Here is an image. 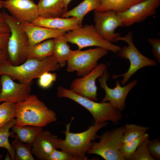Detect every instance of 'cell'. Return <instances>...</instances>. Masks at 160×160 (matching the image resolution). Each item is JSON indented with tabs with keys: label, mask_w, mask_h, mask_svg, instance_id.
<instances>
[{
	"label": "cell",
	"mask_w": 160,
	"mask_h": 160,
	"mask_svg": "<svg viewBox=\"0 0 160 160\" xmlns=\"http://www.w3.org/2000/svg\"><path fill=\"white\" fill-rule=\"evenodd\" d=\"M60 68L53 55L42 60L27 59L17 65H13L8 61L0 65V76L7 74L20 83H29L45 72L57 71Z\"/></svg>",
	"instance_id": "cell-1"
},
{
	"label": "cell",
	"mask_w": 160,
	"mask_h": 160,
	"mask_svg": "<svg viewBox=\"0 0 160 160\" xmlns=\"http://www.w3.org/2000/svg\"><path fill=\"white\" fill-rule=\"evenodd\" d=\"M16 125H30L43 127L56 121V114L35 95L16 104Z\"/></svg>",
	"instance_id": "cell-2"
},
{
	"label": "cell",
	"mask_w": 160,
	"mask_h": 160,
	"mask_svg": "<svg viewBox=\"0 0 160 160\" xmlns=\"http://www.w3.org/2000/svg\"><path fill=\"white\" fill-rule=\"evenodd\" d=\"M74 119L72 118L70 122L65 125V130L62 132L65 137L63 140L60 138L58 148L75 156H84L94 140L99 138L97 134L98 131L105 127L108 123L94 124L84 132L74 133L70 132L71 125Z\"/></svg>",
	"instance_id": "cell-3"
},
{
	"label": "cell",
	"mask_w": 160,
	"mask_h": 160,
	"mask_svg": "<svg viewBox=\"0 0 160 160\" xmlns=\"http://www.w3.org/2000/svg\"><path fill=\"white\" fill-rule=\"evenodd\" d=\"M57 95L59 98L65 97L72 100L86 108L93 116L95 124L111 121L117 124L122 118L121 111L109 102H96L62 86L58 87Z\"/></svg>",
	"instance_id": "cell-4"
},
{
	"label": "cell",
	"mask_w": 160,
	"mask_h": 160,
	"mask_svg": "<svg viewBox=\"0 0 160 160\" xmlns=\"http://www.w3.org/2000/svg\"><path fill=\"white\" fill-rule=\"evenodd\" d=\"M3 12L10 32L7 48L9 61L13 65H19L27 59L29 47L28 37L20 23L11 15Z\"/></svg>",
	"instance_id": "cell-5"
},
{
	"label": "cell",
	"mask_w": 160,
	"mask_h": 160,
	"mask_svg": "<svg viewBox=\"0 0 160 160\" xmlns=\"http://www.w3.org/2000/svg\"><path fill=\"white\" fill-rule=\"evenodd\" d=\"M123 41L126 42L128 45L121 47L118 52L117 56L122 58L127 59L130 62V66L128 71L120 75H113L112 78L116 79L119 77L123 79L121 84L124 85L131 77L140 69L147 66H155L156 62L149 58L141 53L135 45L133 40V34L132 32H129L124 36L118 37L115 42Z\"/></svg>",
	"instance_id": "cell-6"
},
{
	"label": "cell",
	"mask_w": 160,
	"mask_h": 160,
	"mask_svg": "<svg viewBox=\"0 0 160 160\" xmlns=\"http://www.w3.org/2000/svg\"><path fill=\"white\" fill-rule=\"evenodd\" d=\"M124 130L121 126L105 131L99 142H93L87 153L98 155L105 160H124L119 151Z\"/></svg>",
	"instance_id": "cell-7"
},
{
	"label": "cell",
	"mask_w": 160,
	"mask_h": 160,
	"mask_svg": "<svg viewBox=\"0 0 160 160\" xmlns=\"http://www.w3.org/2000/svg\"><path fill=\"white\" fill-rule=\"evenodd\" d=\"M68 42L76 45L78 49L95 46L117 53L121 47L104 39L94 26L86 25L66 32L65 34Z\"/></svg>",
	"instance_id": "cell-8"
},
{
	"label": "cell",
	"mask_w": 160,
	"mask_h": 160,
	"mask_svg": "<svg viewBox=\"0 0 160 160\" xmlns=\"http://www.w3.org/2000/svg\"><path fill=\"white\" fill-rule=\"evenodd\" d=\"M108 51L100 47L83 51L74 50L67 61V71L69 72L76 71L78 76H84L97 65L98 60L106 55Z\"/></svg>",
	"instance_id": "cell-9"
},
{
	"label": "cell",
	"mask_w": 160,
	"mask_h": 160,
	"mask_svg": "<svg viewBox=\"0 0 160 160\" xmlns=\"http://www.w3.org/2000/svg\"><path fill=\"white\" fill-rule=\"evenodd\" d=\"M106 65L100 63L86 75L74 79L70 89L76 94L94 101L98 100L96 79L106 70Z\"/></svg>",
	"instance_id": "cell-10"
},
{
	"label": "cell",
	"mask_w": 160,
	"mask_h": 160,
	"mask_svg": "<svg viewBox=\"0 0 160 160\" xmlns=\"http://www.w3.org/2000/svg\"><path fill=\"white\" fill-rule=\"evenodd\" d=\"M99 81L101 87L104 90L105 95L101 102L110 103L112 105L121 111L125 107V102L127 97L132 89L137 84L136 80H133L127 85L122 86L119 81H116L115 87L113 89L109 87L107 81L109 75L107 70L99 77Z\"/></svg>",
	"instance_id": "cell-11"
},
{
	"label": "cell",
	"mask_w": 160,
	"mask_h": 160,
	"mask_svg": "<svg viewBox=\"0 0 160 160\" xmlns=\"http://www.w3.org/2000/svg\"><path fill=\"white\" fill-rule=\"evenodd\" d=\"M94 26L99 34L104 39L111 42H115L120 36L119 33L115 32L116 29L124 26L120 17L113 11L94 10Z\"/></svg>",
	"instance_id": "cell-12"
},
{
	"label": "cell",
	"mask_w": 160,
	"mask_h": 160,
	"mask_svg": "<svg viewBox=\"0 0 160 160\" xmlns=\"http://www.w3.org/2000/svg\"><path fill=\"white\" fill-rule=\"evenodd\" d=\"M160 4V0H144L129 8L125 11L117 13L124 26H129L142 22L154 15Z\"/></svg>",
	"instance_id": "cell-13"
},
{
	"label": "cell",
	"mask_w": 160,
	"mask_h": 160,
	"mask_svg": "<svg viewBox=\"0 0 160 160\" xmlns=\"http://www.w3.org/2000/svg\"><path fill=\"white\" fill-rule=\"evenodd\" d=\"M0 77V103L10 102L16 103L24 101L31 95V83H17L7 74H2Z\"/></svg>",
	"instance_id": "cell-14"
},
{
	"label": "cell",
	"mask_w": 160,
	"mask_h": 160,
	"mask_svg": "<svg viewBox=\"0 0 160 160\" xmlns=\"http://www.w3.org/2000/svg\"><path fill=\"white\" fill-rule=\"evenodd\" d=\"M2 7L20 24L32 23L39 16L37 4L33 0H5Z\"/></svg>",
	"instance_id": "cell-15"
},
{
	"label": "cell",
	"mask_w": 160,
	"mask_h": 160,
	"mask_svg": "<svg viewBox=\"0 0 160 160\" xmlns=\"http://www.w3.org/2000/svg\"><path fill=\"white\" fill-rule=\"evenodd\" d=\"M60 138L48 130H43L31 145V152L38 160H47L55 150L58 148Z\"/></svg>",
	"instance_id": "cell-16"
},
{
	"label": "cell",
	"mask_w": 160,
	"mask_h": 160,
	"mask_svg": "<svg viewBox=\"0 0 160 160\" xmlns=\"http://www.w3.org/2000/svg\"><path fill=\"white\" fill-rule=\"evenodd\" d=\"M20 24L28 36L29 47L47 40L65 35L67 32L64 30L48 28L32 23Z\"/></svg>",
	"instance_id": "cell-17"
},
{
	"label": "cell",
	"mask_w": 160,
	"mask_h": 160,
	"mask_svg": "<svg viewBox=\"0 0 160 160\" xmlns=\"http://www.w3.org/2000/svg\"><path fill=\"white\" fill-rule=\"evenodd\" d=\"M32 23L48 28L70 31L81 25L80 21L73 17L44 18L39 16Z\"/></svg>",
	"instance_id": "cell-18"
},
{
	"label": "cell",
	"mask_w": 160,
	"mask_h": 160,
	"mask_svg": "<svg viewBox=\"0 0 160 160\" xmlns=\"http://www.w3.org/2000/svg\"><path fill=\"white\" fill-rule=\"evenodd\" d=\"M37 6L39 16L44 18L61 17L67 11L64 0H39Z\"/></svg>",
	"instance_id": "cell-19"
},
{
	"label": "cell",
	"mask_w": 160,
	"mask_h": 160,
	"mask_svg": "<svg viewBox=\"0 0 160 160\" xmlns=\"http://www.w3.org/2000/svg\"><path fill=\"white\" fill-rule=\"evenodd\" d=\"M54 47L53 56L60 67H63L73 53L68 44V41L65 35L53 39Z\"/></svg>",
	"instance_id": "cell-20"
},
{
	"label": "cell",
	"mask_w": 160,
	"mask_h": 160,
	"mask_svg": "<svg viewBox=\"0 0 160 160\" xmlns=\"http://www.w3.org/2000/svg\"><path fill=\"white\" fill-rule=\"evenodd\" d=\"M100 4V0H84L71 9L66 11L61 17H75L82 23L86 15L92 10H96L99 7Z\"/></svg>",
	"instance_id": "cell-21"
},
{
	"label": "cell",
	"mask_w": 160,
	"mask_h": 160,
	"mask_svg": "<svg viewBox=\"0 0 160 160\" xmlns=\"http://www.w3.org/2000/svg\"><path fill=\"white\" fill-rule=\"evenodd\" d=\"M11 128L12 131L15 134V138L31 145L37 136L43 131L42 127L30 125L22 126L15 125Z\"/></svg>",
	"instance_id": "cell-22"
},
{
	"label": "cell",
	"mask_w": 160,
	"mask_h": 160,
	"mask_svg": "<svg viewBox=\"0 0 160 160\" xmlns=\"http://www.w3.org/2000/svg\"><path fill=\"white\" fill-rule=\"evenodd\" d=\"M54 44V39H52L29 47L27 59L35 58L42 60L52 56Z\"/></svg>",
	"instance_id": "cell-23"
},
{
	"label": "cell",
	"mask_w": 160,
	"mask_h": 160,
	"mask_svg": "<svg viewBox=\"0 0 160 160\" xmlns=\"http://www.w3.org/2000/svg\"><path fill=\"white\" fill-rule=\"evenodd\" d=\"M144 0H100V5L96 10L100 12L113 11L123 12L134 5Z\"/></svg>",
	"instance_id": "cell-24"
},
{
	"label": "cell",
	"mask_w": 160,
	"mask_h": 160,
	"mask_svg": "<svg viewBox=\"0 0 160 160\" xmlns=\"http://www.w3.org/2000/svg\"><path fill=\"white\" fill-rule=\"evenodd\" d=\"M16 120L14 118L0 127V148L6 149L9 153L11 160H15V151L9 140V138H14L15 134L9 130L16 125Z\"/></svg>",
	"instance_id": "cell-25"
},
{
	"label": "cell",
	"mask_w": 160,
	"mask_h": 160,
	"mask_svg": "<svg viewBox=\"0 0 160 160\" xmlns=\"http://www.w3.org/2000/svg\"><path fill=\"white\" fill-rule=\"evenodd\" d=\"M122 142L124 143L135 140L146 133L149 127H143L134 124H126Z\"/></svg>",
	"instance_id": "cell-26"
},
{
	"label": "cell",
	"mask_w": 160,
	"mask_h": 160,
	"mask_svg": "<svg viewBox=\"0 0 160 160\" xmlns=\"http://www.w3.org/2000/svg\"><path fill=\"white\" fill-rule=\"evenodd\" d=\"M15 151V160H35L31 152V145L15 139L11 144Z\"/></svg>",
	"instance_id": "cell-27"
},
{
	"label": "cell",
	"mask_w": 160,
	"mask_h": 160,
	"mask_svg": "<svg viewBox=\"0 0 160 160\" xmlns=\"http://www.w3.org/2000/svg\"><path fill=\"white\" fill-rule=\"evenodd\" d=\"M15 103L5 102L0 107V127L16 117Z\"/></svg>",
	"instance_id": "cell-28"
},
{
	"label": "cell",
	"mask_w": 160,
	"mask_h": 160,
	"mask_svg": "<svg viewBox=\"0 0 160 160\" xmlns=\"http://www.w3.org/2000/svg\"><path fill=\"white\" fill-rule=\"evenodd\" d=\"M148 135V134L145 133L135 140L122 144L119 148V151L124 160H129L140 143Z\"/></svg>",
	"instance_id": "cell-29"
},
{
	"label": "cell",
	"mask_w": 160,
	"mask_h": 160,
	"mask_svg": "<svg viewBox=\"0 0 160 160\" xmlns=\"http://www.w3.org/2000/svg\"><path fill=\"white\" fill-rule=\"evenodd\" d=\"M149 140V135L140 143L129 160H155L150 153L148 149V145Z\"/></svg>",
	"instance_id": "cell-30"
},
{
	"label": "cell",
	"mask_w": 160,
	"mask_h": 160,
	"mask_svg": "<svg viewBox=\"0 0 160 160\" xmlns=\"http://www.w3.org/2000/svg\"><path fill=\"white\" fill-rule=\"evenodd\" d=\"M87 156L83 157L73 156L68 153L61 150H54L48 158L47 160H87Z\"/></svg>",
	"instance_id": "cell-31"
},
{
	"label": "cell",
	"mask_w": 160,
	"mask_h": 160,
	"mask_svg": "<svg viewBox=\"0 0 160 160\" xmlns=\"http://www.w3.org/2000/svg\"><path fill=\"white\" fill-rule=\"evenodd\" d=\"M57 75L56 73L46 72L42 73L38 78V84L43 89H47L56 81Z\"/></svg>",
	"instance_id": "cell-32"
},
{
	"label": "cell",
	"mask_w": 160,
	"mask_h": 160,
	"mask_svg": "<svg viewBox=\"0 0 160 160\" xmlns=\"http://www.w3.org/2000/svg\"><path fill=\"white\" fill-rule=\"evenodd\" d=\"M151 155L155 159H160V141L159 139L150 140L148 145Z\"/></svg>",
	"instance_id": "cell-33"
},
{
	"label": "cell",
	"mask_w": 160,
	"mask_h": 160,
	"mask_svg": "<svg viewBox=\"0 0 160 160\" xmlns=\"http://www.w3.org/2000/svg\"><path fill=\"white\" fill-rule=\"evenodd\" d=\"M148 41L152 48L153 57L160 63V40L159 39L148 38Z\"/></svg>",
	"instance_id": "cell-34"
},
{
	"label": "cell",
	"mask_w": 160,
	"mask_h": 160,
	"mask_svg": "<svg viewBox=\"0 0 160 160\" xmlns=\"http://www.w3.org/2000/svg\"><path fill=\"white\" fill-rule=\"evenodd\" d=\"M10 30L3 12L0 11V33H10Z\"/></svg>",
	"instance_id": "cell-35"
},
{
	"label": "cell",
	"mask_w": 160,
	"mask_h": 160,
	"mask_svg": "<svg viewBox=\"0 0 160 160\" xmlns=\"http://www.w3.org/2000/svg\"><path fill=\"white\" fill-rule=\"evenodd\" d=\"M10 33H0V49L7 52L8 40Z\"/></svg>",
	"instance_id": "cell-36"
},
{
	"label": "cell",
	"mask_w": 160,
	"mask_h": 160,
	"mask_svg": "<svg viewBox=\"0 0 160 160\" xmlns=\"http://www.w3.org/2000/svg\"><path fill=\"white\" fill-rule=\"evenodd\" d=\"M9 61L6 51L0 49V65Z\"/></svg>",
	"instance_id": "cell-37"
},
{
	"label": "cell",
	"mask_w": 160,
	"mask_h": 160,
	"mask_svg": "<svg viewBox=\"0 0 160 160\" xmlns=\"http://www.w3.org/2000/svg\"><path fill=\"white\" fill-rule=\"evenodd\" d=\"M72 0H64L65 8L66 10H67L68 5Z\"/></svg>",
	"instance_id": "cell-38"
},
{
	"label": "cell",
	"mask_w": 160,
	"mask_h": 160,
	"mask_svg": "<svg viewBox=\"0 0 160 160\" xmlns=\"http://www.w3.org/2000/svg\"><path fill=\"white\" fill-rule=\"evenodd\" d=\"M2 0H0V8H3L2 7Z\"/></svg>",
	"instance_id": "cell-39"
},
{
	"label": "cell",
	"mask_w": 160,
	"mask_h": 160,
	"mask_svg": "<svg viewBox=\"0 0 160 160\" xmlns=\"http://www.w3.org/2000/svg\"><path fill=\"white\" fill-rule=\"evenodd\" d=\"M1 77L0 76V92L1 90Z\"/></svg>",
	"instance_id": "cell-40"
},
{
	"label": "cell",
	"mask_w": 160,
	"mask_h": 160,
	"mask_svg": "<svg viewBox=\"0 0 160 160\" xmlns=\"http://www.w3.org/2000/svg\"><path fill=\"white\" fill-rule=\"evenodd\" d=\"M2 158V155L0 154V160Z\"/></svg>",
	"instance_id": "cell-41"
},
{
	"label": "cell",
	"mask_w": 160,
	"mask_h": 160,
	"mask_svg": "<svg viewBox=\"0 0 160 160\" xmlns=\"http://www.w3.org/2000/svg\"><path fill=\"white\" fill-rule=\"evenodd\" d=\"M1 105V104H0V107Z\"/></svg>",
	"instance_id": "cell-42"
}]
</instances>
